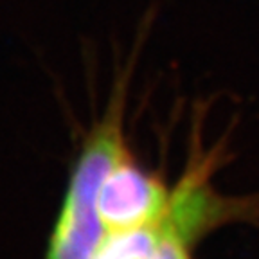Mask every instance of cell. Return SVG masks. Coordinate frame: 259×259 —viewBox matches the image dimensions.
I'll list each match as a JSON object with an SVG mask.
<instances>
[{
  "instance_id": "obj_4",
  "label": "cell",
  "mask_w": 259,
  "mask_h": 259,
  "mask_svg": "<svg viewBox=\"0 0 259 259\" xmlns=\"http://www.w3.org/2000/svg\"><path fill=\"white\" fill-rule=\"evenodd\" d=\"M191 238L184 234L173 222L164 218L162 234L151 259H191Z\"/></svg>"
},
{
  "instance_id": "obj_2",
  "label": "cell",
  "mask_w": 259,
  "mask_h": 259,
  "mask_svg": "<svg viewBox=\"0 0 259 259\" xmlns=\"http://www.w3.org/2000/svg\"><path fill=\"white\" fill-rule=\"evenodd\" d=\"M171 198L173 191L153 173L141 169L128 155L106 175L97 210L106 231L137 229L164 222Z\"/></svg>"
},
{
  "instance_id": "obj_1",
  "label": "cell",
  "mask_w": 259,
  "mask_h": 259,
  "mask_svg": "<svg viewBox=\"0 0 259 259\" xmlns=\"http://www.w3.org/2000/svg\"><path fill=\"white\" fill-rule=\"evenodd\" d=\"M132 72L134 61L117 76L108 106L77 157L47 259H94L105 236L106 229L97 210V198L106 175L130 155L122 121Z\"/></svg>"
},
{
  "instance_id": "obj_3",
  "label": "cell",
  "mask_w": 259,
  "mask_h": 259,
  "mask_svg": "<svg viewBox=\"0 0 259 259\" xmlns=\"http://www.w3.org/2000/svg\"><path fill=\"white\" fill-rule=\"evenodd\" d=\"M162 234V222L157 225L106 231L94 259H151Z\"/></svg>"
}]
</instances>
